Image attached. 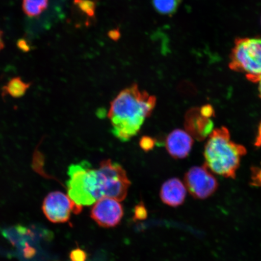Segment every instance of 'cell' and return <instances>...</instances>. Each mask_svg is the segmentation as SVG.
<instances>
[{
  "label": "cell",
  "instance_id": "7c38bea8",
  "mask_svg": "<svg viewBox=\"0 0 261 261\" xmlns=\"http://www.w3.org/2000/svg\"><path fill=\"white\" fill-rule=\"evenodd\" d=\"M48 6V0H22V10L29 17L40 15Z\"/></svg>",
  "mask_w": 261,
  "mask_h": 261
},
{
  "label": "cell",
  "instance_id": "d6986e66",
  "mask_svg": "<svg viewBox=\"0 0 261 261\" xmlns=\"http://www.w3.org/2000/svg\"><path fill=\"white\" fill-rule=\"evenodd\" d=\"M254 146L256 147L261 146V122L259 123L258 129H257V136L254 141Z\"/></svg>",
  "mask_w": 261,
  "mask_h": 261
},
{
  "label": "cell",
  "instance_id": "9c48e42d",
  "mask_svg": "<svg viewBox=\"0 0 261 261\" xmlns=\"http://www.w3.org/2000/svg\"><path fill=\"white\" fill-rule=\"evenodd\" d=\"M194 140L189 134L182 129H175L166 140V148L169 154L175 159L187 158L190 153Z\"/></svg>",
  "mask_w": 261,
  "mask_h": 261
},
{
  "label": "cell",
  "instance_id": "2e32d148",
  "mask_svg": "<svg viewBox=\"0 0 261 261\" xmlns=\"http://www.w3.org/2000/svg\"><path fill=\"white\" fill-rule=\"evenodd\" d=\"M70 259L72 261H86L87 254L80 249H75L70 253Z\"/></svg>",
  "mask_w": 261,
  "mask_h": 261
},
{
  "label": "cell",
  "instance_id": "8fae6325",
  "mask_svg": "<svg viewBox=\"0 0 261 261\" xmlns=\"http://www.w3.org/2000/svg\"><path fill=\"white\" fill-rule=\"evenodd\" d=\"M31 86V83H25L21 77H13L2 88V97L10 96L14 98L23 97Z\"/></svg>",
  "mask_w": 261,
  "mask_h": 261
},
{
  "label": "cell",
  "instance_id": "9a60e30c",
  "mask_svg": "<svg viewBox=\"0 0 261 261\" xmlns=\"http://www.w3.org/2000/svg\"><path fill=\"white\" fill-rule=\"evenodd\" d=\"M148 216V212L145 205L143 203L137 205L135 210V216L134 219L135 220H145Z\"/></svg>",
  "mask_w": 261,
  "mask_h": 261
},
{
  "label": "cell",
  "instance_id": "6da1fadb",
  "mask_svg": "<svg viewBox=\"0 0 261 261\" xmlns=\"http://www.w3.org/2000/svg\"><path fill=\"white\" fill-rule=\"evenodd\" d=\"M68 195L75 203L89 205L103 198L121 201L126 197L130 182L121 166L110 160L93 169L85 162L68 168Z\"/></svg>",
  "mask_w": 261,
  "mask_h": 261
},
{
  "label": "cell",
  "instance_id": "8992f818",
  "mask_svg": "<svg viewBox=\"0 0 261 261\" xmlns=\"http://www.w3.org/2000/svg\"><path fill=\"white\" fill-rule=\"evenodd\" d=\"M42 210L45 216L52 223H63L69 220L71 212L80 213L83 205L75 203L68 195L63 192L55 191L45 198Z\"/></svg>",
  "mask_w": 261,
  "mask_h": 261
},
{
  "label": "cell",
  "instance_id": "e0dca14e",
  "mask_svg": "<svg viewBox=\"0 0 261 261\" xmlns=\"http://www.w3.org/2000/svg\"><path fill=\"white\" fill-rule=\"evenodd\" d=\"M199 109H200V112L202 115L208 117V118L211 119V117L215 116V111L213 107L208 105V104L199 108Z\"/></svg>",
  "mask_w": 261,
  "mask_h": 261
},
{
  "label": "cell",
  "instance_id": "52a82bcc",
  "mask_svg": "<svg viewBox=\"0 0 261 261\" xmlns=\"http://www.w3.org/2000/svg\"><path fill=\"white\" fill-rule=\"evenodd\" d=\"M123 215L121 204L115 199L103 198L94 203L91 217L103 227H113L119 224Z\"/></svg>",
  "mask_w": 261,
  "mask_h": 261
},
{
  "label": "cell",
  "instance_id": "ffe728a7",
  "mask_svg": "<svg viewBox=\"0 0 261 261\" xmlns=\"http://www.w3.org/2000/svg\"><path fill=\"white\" fill-rule=\"evenodd\" d=\"M5 47L4 42L3 40V33L0 31V51Z\"/></svg>",
  "mask_w": 261,
  "mask_h": 261
},
{
  "label": "cell",
  "instance_id": "44dd1931",
  "mask_svg": "<svg viewBox=\"0 0 261 261\" xmlns=\"http://www.w3.org/2000/svg\"><path fill=\"white\" fill-rule=\"evenodd\" d=\"M257 83H258L259 94L261 99V76L259 77L258 80H257Z\"/></svg>",
  "mask_w": 261,
  "mask_h": 261
},
{
  "label": "cell",
  "instance_id": "ac0fdd59",
  "mask_svg": "<svg viewBox=\"0 0 261 261\" xmlns=\"http://www.w3.org/2000/svg\"><path fill=\"white\" fill-rule=\"evenodd\" d=\"M140 146L142 148L148 151V150L151 149L154 146V141L151 138L145 137L141 140L140 142Z\"/></svg>",
  "mask_w": 261,
  "mask_h": 261
},
{
  "label": "cell",
  "instance_id": "277c9868",
  "mask_svg": "<svg viewBox=\"0 0 261 261\" xmlns=\"http://www.w3.org/2000/svg\"><path fill=\"white\" fill-rule=\"evenodd\" d=\"M229 67L257 83L261 76V38L237 39L230 54Z\"/></svg>",
  "mask_w": 261,
  "mask_h": 261
},
{
  "label": "cell",
  "instance_id": "7a4b0ae2",
  "mask_svg": "<svg viewBox=\"0 0 261 261\" xmlns=\"http://www.w3.org/2000/svg\"><path fill=\"white\" fill-rule=\"evenodd\" d=\"M155 103V97L140 90L137 84L120 91L111 103L109 112L113 135L122 142L133 138L151 115Z\"/></svg>",
  "mask_w": 261,
  "mask_h": 261
},
{
  "label": "cell",
  "instance_id": "ba28073f",
  "mask_svg": "<svg viewBox=\"0 0 261 261\" xmlns=\"http://www.w3.org/2000/svg\"><path fill=\"white\" fill-rule=\"evenodd\" d=\"M185 127L191 136L203 140L211 135L214 130V122L211 118L202 115L199 108H194L187 113Z\"/></svg>",
  "mask_w": 261,
  "mask_h": 261
},
{
  "label": "cell",
  "instance_id": "7402d4cb",
  "mask_svg": "<svg viewBox=\"0 0 261 261\" xmlns=\"http://www.w3.org/2000/svg\"><path fill=\"white\" fill-rule=\"evenodd\" d=\"M85 1H87L91 3H94V4H97V3L99 2V0H85Z\"/></svg>",
  "mask_w": 261,
  "mask_h": 261
},
{
  "label": "cell",
  "instance_id": "5bb4252c",
  "mask_svg": "<svg viewBox=\"0 0 261 261\" xmlns=\"http://www.w3.org/2000/svg\"><path fill=\"white\" fill-rule=\"evenodd\" d=\"M250 185L254 187H261V163L259 166L252 168Z\"/></svg>",
  "mask_w": 261,
  "mask_h": 261
},
{
  "label": "cell",
  "instance_id": "5b68a950",
  "mask_svg": "<svg viewBox=\"0 0 261 261\" xmlns=\"http://www.w3.org/2000/svg\"><path fill=\"white\" fill-rule=\"evenodd\" d=\"M184 179L189 194L200 200L210 197L218 188L217 178L205 165L191 168L186 173Z\"/></svg>",
  "mask_w": 261,
  "mask_h": 261
},
{
  "label": "cell",
  "instance_id": "3957f363",
  "mask_svg": "<svg viewBox=\"0 0 261 261\" xmlns=\"http://www.w3.org/2000/svg\"><path fill=\"white\" fill-rule=\"evenodd\" d=\"M243 145L231 140L226 127L214 129L205 143V166L215 174L226 178H236L241 160L246 154Z\"/></svg>",
  "mask_w": 261,
  "mask_h": 261
},
{
  "label": "cell",
  "instance_id": "4fadbf2b",
  "mask_svg": "<svg viewBox=\"0 0 261 261\" xmlns=\"http://www.w3.org/2000/svg\"><path fill=\"white\" fill-rule=\"evenodd\" d=\"M182 0H152V5L159 14L172 16L177 11Z\"/></svg>",
  "mask_w": 261,
  "mask_h": 261
},
{
  "label": "cell",
  "instance_id": "30bf717a",
  "mask_svg": "<svg viewBox=\"0 0 261 261\" xmlns=\"http://www.w3.org/2000/svg\"><path fill=\"white\" fill-rule=\"evenodd\" d=\"M187 188L179 179H168L162 185L161 198L163 203L172 207H177L184 203Z\"/></svg>",
  "mask_w": 261,
  "mask_h": 261
}]
</instances>
